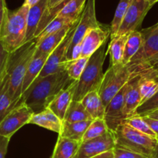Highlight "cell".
Returning a JSON list of instances; mask_svg holds the SVG:
<instances>
[{"label":"cell","instance_id":"obj_42","mask_svg":"<svg viewBox=\"0 0 158 158\" xmlns=\"http://www.w3.org/2000/svg\"><path fill=\"white\" fill-rule=\"evenodd\" d=\"M64 1V0H50L48 9H52V8L55 7V6H57V5H59L60 3H61L62 2Z\"/></svg>","mask_w":158,"mask_h":158},{"label":"cell","instance_id":"obj_34","mask_svg":"<svg viewBox=\"0 0 158 158\" xmlns=\"http://www.w3.org/2000/svg\"><path fill=\"white\" fill-rule=\"evenodd\" d=\"M71 0H64V2H62L61 3H60L59 5H57L55 7L52 8V9H48L45 12V13L43 14V15L42 16L41 19H40V23L38 25V27H37V31L35 32V35H34V38L37 36L40 32L43 31V29L55 18L57 15V14L61 11V9L69 2Z\"/></svg>","mask_w":158,"mask_h":158},{"label":"cell","instance_id":"obj_25","mask_svg":"<svg viewBox=\"0 0 158 158\" xmlns=\"http://www.w3.org/2000/svg\"><path fill=\"white\" fill-rule=\"evenodd\" d=\"M127 36L128 35H116L111 39V41L108 43V47L107 49V54H109L110 60H111L110 66L122 63Z\"/></svg>","mask_w":158,"mask_h":158},{"label":"cell","instance_id":"obj_24","mask_svg":"<svg viewBox=\"0 0 158 158\" xmlns=\"http://www.w3.org/2000/svg\"><path fill=\"white\" fill-rule=\"evenodd\" d=\"M92 120H85L75 123L63 121L61 131L59 136L81 142L84 134Z\"/></svg>","mask_w":158,"mask_h":158},{"label":"cell","instance_id":"obj_49","mask_svg":"<svg viewBox=\"0 0 158 158\" xmlns=\"http://www.w3.org/2000/svg\"><path fill=\"white\" fill-rule=\"evenodd\" d=\"M156 111H157V110H156Z\"/></svg>","mask_w":158,"mask_h":158},{"label":"cell","instance_id":"obj_27","mask_svg":"<svg viewBox=\"0 0 158 158\" xmlns=\"http://www.w3.org/2000/svg\"><path fill=\"white\" fill-rule=\"evenodd\" d=\"M93 120L91 116L85 110L81 101H74L73 100L70 104L68 110L64 116V121L69 123L85 121V120Z\"/></svg>","mask_w":158,"mask_h":158},{"label":"cell","instance_id":"obj_46","mask_svg":"<svg viewBox=\"0 0 158 158\" xmlns=\"http://www.w3.org/2000/svg\"><path fill=\"white\" fill-rule=\"evenodd\" d=\"M153 158H158V142H157V144H156V148H155L154 154H153Z\"/></svg>","mask_w":158,"mask_h":158},{"label":"cell","instance_id":"obj_41","mask_svg":"<svg viewBox=\"0 0 158 158\" xmlns=\"http://www.w3.org/2000/svg\"><path fill=\"white\" fill-rule=\"evenodd\" d=\"M91 158H115L114 151H113V150H111V151L102 153V154H99V155H96Z\"/></svg>","mask_w":158,"mask_h":158},{"label":"cell","instance_id":"obj_1","mask_svg":"<svg viewBox=\"0 0 158 158\" xmlns=\"http://www.w3.org/2000/svg\"><path fill=\"white\" fill-rule=\"evenodd\" d=\"M75 80H71L67 73L66 69L51 75L35 80L29 87L22 94L23 103L38 114L48 108L56 96L68 87Z\"/></svg>","mask_w":158,"mask_h":158},{"label":"cell","instance_id":"obj_15","mask_svg":"<svg viewBox=\"0 0 158 158\" xmlns=\"http://www.w3.org/2000/svg\"><path fill=\"white\" fill-rule=\"evenodd\" d=\"M143 73L144 72H143L133 77L129 82L128 88L125 93L123 107V114L125 119L136 115V109L140 105L141 98L140 94H139V84L141 76Z\"/></svg>","mask_w":158,"mask_h":158},{"label":"cell","instance_id":"obj_16","mask_svg":"<svg viewBox=\"0 0 158 158\" xmlns=\"http://www.w3.org/2000/svg\"><path fill=\"white\" fill-rule=\"evenodd\" d=\"M77 81H74L70 86L59 93L48 106V108L62 121L64 120L65 114L71 103L73 101V97L77 87Z\"/></svg>","mask_w":158,"mask_h":158},{"label":"cell","instance_id":"obj_47","mask_svg":"<svg viewBox=\"0 0 158 158\" xmlns=\"http://www.w3.org/2000/svg\"><path fill=\"white\" fill-rule=\"evenodd\" d=\"M147 2H148L150 3V6H153V5L156 4V2H158V0H147Z\"/></svg>","mask_w":158,"mask_h":158},{"label":"cell","instance_id":"obj_37","mask_svg":"<svg viewBox=\"0 0 158 158\" xmlns=\"http://www.w3.org/2000/svg\"><path fill=\"white\" fill-rule=\"evenodd\" d=\"M9 52L5 49L2 44L0 43V78L6 70V64H7L8 57H9Z\"/></svg>","mask_w":158,"mask_h":158},{"label":"cell","instance_id":"obj_33","mask_svg":"<svg viewBox=\"0 0 158 158\" xmlns=\"http://www.w3.org/2000/svg\"><path fill=\"white\" fill-rule=\"evenodd\" d=\"M124 123H126L129 127H133V129L143 133L147 136L153 137V138L156 139V134H154L150 127L147 124V122L144 120L143 117H140L139 115H134L132 117H128L125 119L123 122Z\"/></svg>","mask_w":158,"mask_h":158},{"label":"cell","instance_id":"obj_21","mask_svg":"<svg viewBox=\"0 0 158 158\" xmlns=\"http://www.w3.org/2000/svg\"><path fill=\"white\" fill-rule=\"evenodd\" d=\"M48 56L49 55L47 54H34L23 79L22 94L29 87V86L37 78L39 74L43 69Z\"/></svg>","mask_w":158,"mask_h":158},{"label":"cell","instance_id":"obj_9","mask_svg":"<svg viewBox=\"0 0 158 158\" xmlns=\"http://www.w3.org/2000/svg\"><path fill=\"white\" fill-rule=\"evenodd\" d=\"M33 114L32 110L29 109L21 99L18 105L0 123V135L11 138L22 127L29 123Z\"/></svg>","mask_w":158,"mask_h":158},{"label":"cell","instance_id":"obj_32","mask_svg":"<svg viewBox=\"0 0 158 158\" xmlns=\"http://www.w3.org/2000/svg\"><path fill=\"white\" fill-rule=\"evenodd\" d=\"M90 57H80L77 60L66 62V71L70 78L77 81L81 76Z\"/></svg>","mask_w":158,"mask_h":158},{"label":"cell","instance_id":"obj_40","mask_svg":"<svg viewBox=\"0 0 158 158\" xmlns=\"http://www.w3.org/2000/svg\"><path fill=\"white\" fill-rule=\"evenodd\" d=\"M7 10H8V8L6 7L0 11V40H1V35H2V32L3 24H4L5 18H6Z\"/></svg>","mask_w":158,"mask_h":158},{"label":"cell","instance_id":"obj_3","mask_svg":"<svg viewBox=\"0 0 158 158\" xmlns=\"http://www.w3.org/2000/svg\"><path fill=\"white\" fill-rule=\"evenodd\" d=\"M152 69L150 66L129 62L127 64L110 66L104 73V78L99 94L104 106L106 107L110 100L135 76ZM154 69V68H153Z\"/></svg>","mask_w":158,"mask_h":158},{"label":"cell","instance_id":"obj_35","mask_svg":"<svg viewBox=\"0 0 158 158\" xmlns=\"http://www.w3.org/2000/svg\"><path fill=\"white\" fill-rule=\"evenodd\" d=\"M156 110H158V92L136 109V115L146 117Z\"/></svg>","mask_w":158,"mask_h":158},{"label":"cell","instance_id":"obj_4","mask_svg":"<svg viewBox=\"0 0 158 158\" xmlns=\"http://www.w3.org/2000/svg\"><path fill=\"white\" fill-rule=\"evenodd\" d=\"M29 9V7L25 3L14 11L8 9L0 43L9 53L26 43Z\"/></svg>","mask_w":158,"mask_h":158},{"label":"cell","instance_id":"obj_17","mask_svg":"<svg viewBox=\"0 0 158 158\" xmlns=\"http://www.w3.org/2000/svg\"><path fill=\"white\" fill-rule=\"evenodd\" d=\"M50 0H40L36 5L29 8L27 15V30L26 43L34 39V35L43 14L48 9Z\"/></svg>","mask_w":158,"mask_h":158},{"label":"cell","instance_id":"obj_36","mask_svg":"<svg viewBox=\"0 0 158 158\" xmlns=\"http://www.w3.org/2000/svg\"><path fill=\"white\" fill-rule=\"evenodd\" d=\"M113 151H114L115 158H150L142 155V154L126 151V150L121 149V148H115Z\"/></svg>","mask_w":158,"mask_h":158},{"label":"cell","instance_id":"obj_7","mask_svg":"<svg viewBox=\"0 0 158 158\" xmlns=\"http://www.w3.org/2000/svg\"><path fill=\"white\" fill-rule=\"evenodd\" d=\"M143 43L130 62L147 65L158 70V23L140 31Z\"/></svg>","mask_w":158,"mask_h":158},{"label":"cell","instance_id":"obj_30","mask_svg":"<svg viewBox=\"0 0 158 158\" xmlns=\"http://www.w3.org/2000/svg\"><path fill=\"white\" fill-rule=\"evenodd\" d=\"M132 0H120L116 8L114 17L110 26V38H113L117 35L119 27L121 26L127 9Z\"/></svg>","mask_w":158,"mask_h":158},{"label":"cell","instance_id":"obj_5","mask_svg":"<svg viewBox=\"0 0 158 158\" xmlns=\"http://www.w3.org/2000/svg\"><path fill=\"white\" fill-rule=\"evenodd\" d=\"M107 41L90 56L88 63L77 80V87L73 97L74 101H81L87 94L99 90L104 78L102 70L107 55Z\"/></svg>","mask_w":158,"mask_h":158},{"label":"cell","instance_id":"obj_31","mask_svg":"<svg viewBox=\"0 0 158 158\" xmlns=\"http://www.w3.org/2000/svg\"><path fill=\"white\" fill-rule=\"evenodd\" d=\"M108 131V129L107 127L105 119H94L90 123L88 129L85 131L81 142L100 137Z\"/></svg>","mask_w":158,"mask_h":158},{"label":"cell","instance_id":"obj_45","mask_svg":"<svg viewBox=\"0 0 158 158\" xmlns=\"http://www.w3.org/2000/svg\"><path fill=\"white\" fill-rule=\"evenodd\" d=\"M6 7H7V6H6V0H0V11Z\"/></svg>","mask_w":158,"mask_h":158},{"label":"cell","instance_id":"obj_6","mask_svg":"<svg viewBox=\"0 0 158 158\" xmlns=\"http://www.w3.org/2000/svg\"><path fill=\"white\" fill-rule=\"evenodd\" d=\"M113 133L116 148L153 158L157 140L147 136L126 123H121Z\"/></svg>","mask_w":158,"mask_h":158},{"label":"cell","instance_id":"obj_22","mask_svg":"<svg viewBox=\"0 0 158 158\" xmlns=\"http://www.w3.org/2000/svg\"><path fill=\"white\" fill-rule=\"evenodd\" d=\"M81 103L93 120L104 119L105 114V106L99 96V90L92 91L84 97Z\"/></svg>","mask_w":158,"mask_h":158},{"label":"cell","instance_id":"obj_28","mask_svg":"<svg viewBox=\"0 0 158 158\" xmlns=\"http://www.w3.org/2000/svg\"><path fill=\"white\" fill-rule=\"evenodd\" d=\"M79 19L77 20H72L70 19L65 18V17L61 16H56L44 29H43L41 32L37 35L36 38L37 41H39L41 39L44 38V37L47 36V35H50V34L54 33V32H57L60 29H63L64 27L67 26H70V25H74L77 22H78Z\"/></svg>","mask_w":158,"mask_h":158},{"label":"cell","instance_id":"obj_39","mask_svg":"<svg viewBox=\"0 0 158 158\" xmlns=\"http://www.w3.org/2000/svg\"><path fill=\"white\" fill-rule=\"evenodd\" d=\"M144 120L147 123V124L150 127L152 131L154 132V134L156 136V140L158 141V120H155V119L150 118L149 117H143Z\"/></svg>","mask_w":158,"mask_h":158},{"label":"cell","instance_id":"obj_13","mask_svg":"<svg viewBox=\"0 0 158 158\" xmlns=\"http://www.w3.org/2000/svg\"><path fill=\"white\" fill-rule=\"evenodd\" d=\"M129 82L119 91L117 94L113 97L105 107L104 119L108 131L111 132H114L118 126L123 123L125 119L123 114V107Z\"/></svg>","mask_w":158,"mask_h":158},{"label":"cell","instance_id":"obj_38","mask_svg":"<svg viewBox=\"0 0 158 158\" xmlns=\"http://www.w3.org/2000/svg\"><path fill=\"white\" fill-rule=\"evenodd\" d=\"M11 138L0 135V158H5Z\"/></svg>","mask_w":158,"mask_h":158},{"label":"cell","instance_id":"obj_11","mask_svg":"<svg viewBox=\"0 0 158 158\" xmlns=\"http://www.w3.org/2000/svg\"><path fill=\"white\" fill-rule=\"evenodd\" d=\"M99 26H100V24L96 19L95 0H87L83 12L81 15L78 23L74 32V35L70 43L69 48L67 51L66 56L70 53L71 49L74 46L81 44L82 40L88 30L97 28Z\"/></svg>","mask_w":158,"mask_h":158},{"label":"cell","instance_id":"obj_44","mask_svg":"<svg viewBox=\"0 0 158 158\" xmlns=\"http://www.w3.org/2000/svg\"><path fill=\"white\" fill-rule=\"evenodd\" d=\"M146 117H150V118L155 119V120H158V110L155 111V112L152 113V114H149L148 116H146Z\"/></svg>","mask_w":158,"mask_h":158},{"label":"cell","instance_id":"obj_12","mask_svg":"<svg viewBox=\"0 0 158 158\" xmlns=\"http://www.w3.org/2000/svg\"><path fill=\"white\" fill-rule=\"evenodd\" d=\"M116 148L113 133L108 131L103 135L81 142L76 158H91L96 155L114 150Z\"/></svg>","mask_w":158,"mask_h":158},{"label":"cell","instance_id":"obj_2","mask_svg":"<svg viewBox=\"0 0 158 158\" xmlns=\"http://www.w3.org/2000/svg\"><path fill=\"white\" fill-rule=\"evenodd\" d=\"M37 48V41L33 39L10 52L8 57L6 72L9 80V93L16 102L21 100L23 79Z\"/></svg>","mask_w":158,"mask_h":158},{"label":"cell","instance_id":"obj_20","mask_svg":"<svg viewBox=\"0 0 158 158\" xmlns=\"http://www.w3.org/2000/svg\"><path fill=\"white\" fill-rule=\"evenodd\" d=\"M20 102L15 101L9 93V80L5 70L0 78V123Z\"/></svg>","mask_w":158,"mask_h":158},{"label":"cell","instance_id":"obj_8","mask_svg":"<svg viewBox=\"0 0 158 158\" xmlns=\"http://www.w3.org/2000/svg\"><path fill=\"white\" fill-rule=\"evenodd\" d=\"M151 8L147 0H132L116 35H129L138 31Z\"/></svg>","mask_w":158,"mask_h":158},{"label":"cell","instance_id":"obj_14","mask_svg":"<svg viewBox=\"0 0 158 158\" xmlns=\"http://www.w3.org/2000/svg\"><path fill=\"white\" fill-rule=\"evenodd\" d=\"M110 37V27L100 26L90 29L85 34L81 42V57H90L104 44Z\"/></svg>","mask_w":158,"mask_h":158},{"label":"cell","instance_id":"obj_26","mask_svg":"<svg viewBox=\"0 0 158 158\" xmlns=\"http://www.w3.org/2000/svg\"><path fill=\"white\" fill-rule=\"evenodd\" d=\"M142 43L143 38L140 31H135L129 34L125 42L122 63L127 64L129 63L130 60L139 50Z\"/></svg>","mask_w":158,"mask_h":158},{"label":"cell","instance_id":"obj_23","mask_svg":"<svg viewBox=\"0 0 158 158\" xmlns=\"http://www.w3.org/2000/svg\"><path fill=\"white\" fill-rule=\"evenodd\" d=\"M81 143L77 140L59 136L51 158H73L77 154Z\"/></svg>","mask_w":158,"mask_h":158},{"label":"cell","instance_id":"obj_29","mask_svg":"<svg viewBox=\"0 0 158 158\" xmlns=\"http://www.w3.org/2000/svg\"><path fill=\"white\" fill-rule=\"evenodd\" d=\"M86 2L87 0H71L61 9L57 15L72 20L79 19Z\"/></svg>","mask_w":158,"mask_h":158},{"label":"cell","instance_id":"obj_48","mask_svg":"<svg viewBox=\"0 0 158 158\" xmlns=\"http://www.w3.org/2000/svg\"><path fill=\"white\" fill-rule=\"evenodd\" d=\"M73 158H76V157H75V156H74V157H73Z\"/></svg>","mask_w":158,"mask_h":158},{"label":"cell","instance_id":"obj_19","mask_svg":"<svg viewBox=\"0 0 158 158\" xmlns=\"http://www.w3.org/2000/svg\"><path fill=\"white\" fill-rule=\"evenodd\" d=\"M74 25L65 26L57 32L50 34L37 41V48L35 53L50 55L63 41L68 32Z\"/></svg>","mask_w":158,"mask_h":158},{"label":"cell","instance_id":"obj_18","mask_svg":"<svg viewBox=\"0 0 158 158\" xmlns=\"http://www.w3.org/2000/svg\"><path fill=\"white\" fill-rule=\"evenodd\" d=\"M29 123L37 125L49 131L60 134L63 121L49 108H46L38 114H34L29 120Z\"/></svg>","mask_w":158,"mask_h":158},{"label":"cell","instance_id":"obj_10","mask_svg":"<svg viewBox=\"0 0 158 158\" xmlns=\"http://www.w3.org/2000/svg\"><path fill=\"white\" fill-rule=\"evenodd\" d=\"M77 23H75L71 28V29L68 32V34L66 35L65 38L64 39L63 41L50 54L43 69H42V71L40 72V73L39 74V76L36 80L43 78V77H46V76L51 75V74L55 73L58 72V71L66 69L65 56H66L67 51H68V48H69L70 43H71V40H72L74 32L75 30Z\"/></svg>","mask_w":158,"mask_h":158},{"label":"cell","instance_id":"obj_43","mask_svg":"<svg viewBox=\"0 0 158 158\" xmlns=\"http://www.w3.org/2000/svg\"><path fill=\"white\" fill-rule=\"evenodd\" d=\"M39 1H40V0H25L24 3L25 4L27 5V6L30 8V7H32L33 6H34V5L37 4Z\"/></svg>","mask_w":158,"mask_h":158}]
</instances>
